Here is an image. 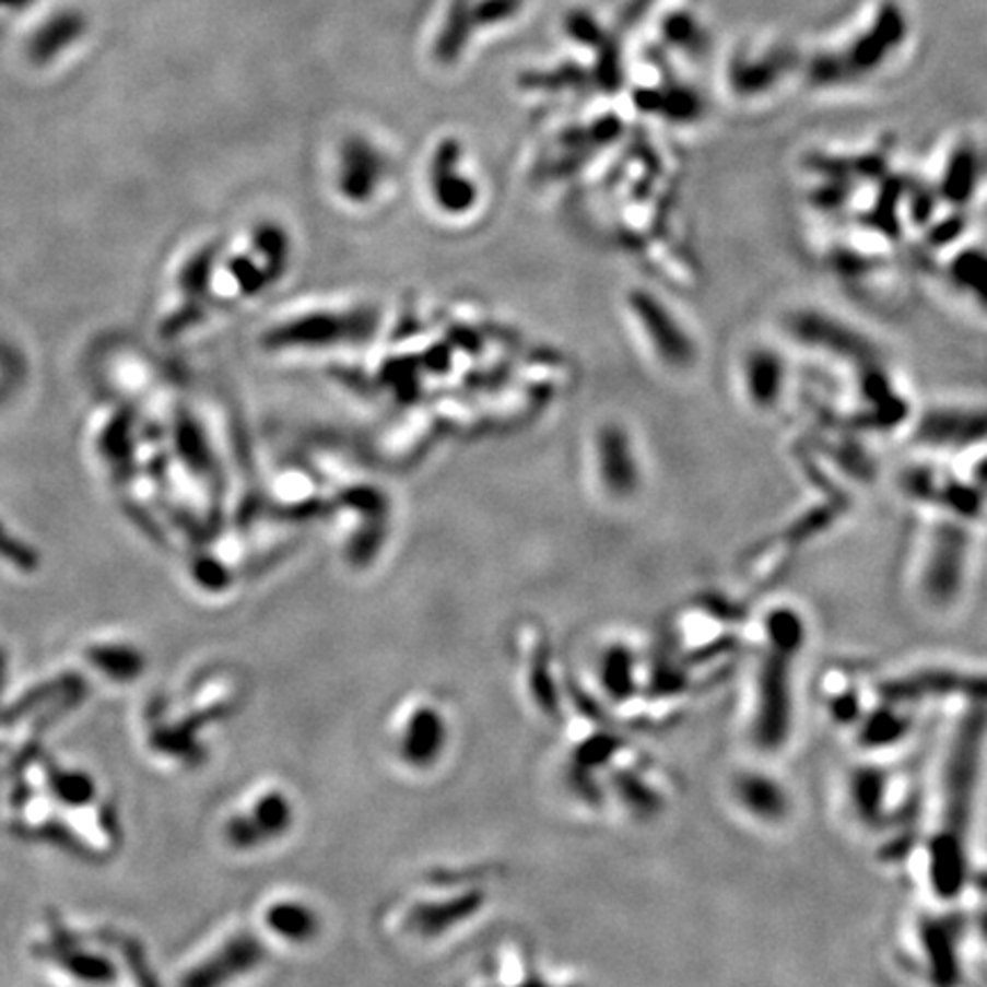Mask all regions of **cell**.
Masks as SVG:
<instances>
[{
    "label": "cell",
    "instance_id": "obj_6",
    "mask_svg": "<svg viewBox=\"0 0 987 987\" xmlns=\"http://www.w3.org/2000/svg\"><path fill=\"white\" fill-rule=\"evenodd\" d=\"M634 670H631V656L626 649H613L601 663V683L613 700H626L634 693Z\"/></svg>",
    "mask_w": 987,
    "mask_h": 987
},
{
    "label": "cell",
    "instance_id": "obj_7",
    "mask_svg": "<svg viewBox=\"0 0 987 987\" xmlns=\"http://www.w3.org/2000/svg\"><path fill=\"white\" fill-rule=\"evenodd\" d=\"M521 987H551V985H544L542 980H528V983L521 985Z\"/></svg>",
    "mask_w": 987,
    "mask_h": 987
},
{
    "label": "cell",
    "instance_id": "obj_1",
    "mask_svg": "<svg viewBox=\"0 0 987 987\" xmlns=\"http://www.w3.org/2000/svg\"><path fill=\"white\" fill-rule=\"evenodd\" d=\"M263 957L266 949L255 935H234L207 963L195 967L181 980V987H224L230 980L255 972L263 963Z\"/></svg>",
    "mask_w": 987,
    "mask_h": 987
},
{
    "label": "cell",
    "instance_id": "obj_5",
    "mask_svg": "<svg viewBox=\"0 0 987 987\" xmlns=\"http://www.w3.org/2000/svg\"><path fill=\"white\" fill-rule=\"evenodd\" d=\"M251 827L257 830L261 844H268L272 839H280L293 825V804L282 791H270L261 796L255 804V809L247 814Z\"/></svg>",
    "mask_w": 987,
    "mask_h": 987
},
{
    "label": "cell",
    "instance_id": "obj_4",
    "mask_svg": "<svg viewBox=\"0 0 987 987\" xmlns=\"http://www.w3.org/2000/svg\"><path fill=\"white\" fill-rule=\"evenodd\" d=\"M266 924L272 932L280 935V938L295 942V944L312 942L320 930L318 915L312 907L302 905L297 901H284V903L270 905L266 913Z\"/></svg>",
    "mask_w": 987,
    "mask_h": 987
},
{
    "label": "cell",
    "instance_id": "obj_2",
    "mask_svg": "<svg viewBox=\"0 0 987 987\" xmlns=\"http://www.w3.org/2000/svg\"><path fill=\"white\" fill-rule=\"evenodd\" d=\"M448 741V727L439 712L430 706L416 708L404 725L400 739V756L404 764L414 768L433 766L442 756Z\"/></svg>",
    "mask_w": 987,
    "mask_h": 987
},
{
    "label": "cell",
    "instance_id": "obj_3",
    "mask_svg": "<svg viewBox=\"0 0 987 987\" xmlns=\"http://www.w3.org/2000/svg\"><path fill=\"white\" fill-rule=\"evenodd\" d=\"M485 903V894L483 892H467L465 896L450 898L444 903H425V905H416L408 926L412 930H416V935H423V938H433V935H442L446 928L467 921L473 913H478L480 907Z\"/></svg>",
    "mask_w": 987,
    "mask_h": 987
}]
</instances>
